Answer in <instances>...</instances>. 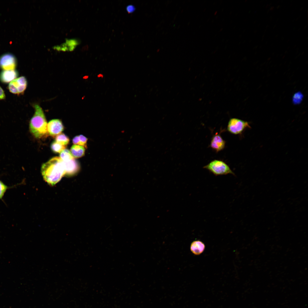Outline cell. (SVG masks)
Wrapping results in <instances>:
<instances>
[{
    "label": "cell",
    "mask_w": 308,
    "mask_h": 308,
    "mask_svg": "<svg viewBox=\"0 0 308 308\" xmlns=\"http://www.w3.org/2000/svg\"><path fill=\"white\" fill-rule=\"evenodd\" d=\"M87 138L83 135L76 136L73 139L72 142L75 145L86 147Z\"/></svg>",
    "instance_id": "4fadbf2b"
},
{
    "label": "cell",
    "mask_w": 308,
    "mask_h": 308,
    "mask_svg": "<svg viewBox=\"0 0 308 308\" xmlns=\"http://www.w3.org/2000/svg\"><path fill=\"white\" fill-rule=\"evenodd\" d=\"M35 113L30 120L29 129L31 133L36 138H41L47 135V123L41 107L38 104L34 105Z\"/></svg>",
    "instance_id": "7a4b0ae2"
},
{
    "label": "cell",
    "mask_w": 308,
    "mask_h": 308,
    "mask_svg": "<svg viewBox=\"0 0 308 308\" xmlns=\"http://www.w3.org/2000/svg\"><path fill=\"white\" fill-rule=\"evenodd\" d=\"M205 169L216 176L231 174L235 175L229 166L222 161L215 159L204 166Z\"/></svg>",
    "instance_id": "3957f363"
},
{
    "label": "cell",
    "mask_w": 308,
    "mask_h": 308,
    "mask_svg": "<svg viewBox=\"0 0 308 308\" xmlns=\"http://www.w3.org/2000/svg\"><path fill=\"white\" fill-rule=\"evenodd\" d=\"M47 129L48 134L54 137L61 133L64 129V126L61 120L54 119L50 120L47 123Z\"/></svg>",
    "instance_id": "52a82bcc"
},
{
    "label": "cell",
    "mask_w": 308,
    "mask_h": 308,
    "mask_svg": "<svg viewBox=\"0 0 308 308\" xmlns=\"http://www.w3.org/2000/svg\"><path fill=\"white\" fill-rule=\"evenodd\" d=\"M66 146L61 144L56 141H53L51 145L52 150L55 153H60L66 148Z\"/></svg>",
    "instance_id": "2e32d148"
},
{
    "label": "cell",
    "mask_w": 308,
    "mask_h": 308,
    "mask_svg": "<svg viewBox=\"0 0 308 308\" xmlns=\"http://www.w3.org/2000/svg\"><path fill=\"white\" fill-rule=\"evenodd\" d=\"M5 98V95L4 91L2 88L0 86V100H4Z\"/></svg>",
    "instance_id": "ffe728a7"
},
{
    "label": "cell",
    "mask_w": 308,
    "mask_h": 308,
    "mask_svg": "<svg viewBox=\"0 0 308 308\" xmlns=\"http://www.w3.org/2000/svg\"><path fill=\"white\" fill-rule=\"evenodd\" d=\"M17 64L15 57L11 54L6 53L0 57V68L3 70H15Z\"/></svg>",
    "instance_id": "8992f818"
},
{
    "label": "cell",
    "mask_w": 308,
    "mask_h": 308,
    "mask_svg": "<svg viewBox=\"0 0 308 308\" xmlns=\"http://www.w3.org/2000/svg\"><path fill=\"white\" fill-rule=\"evenodd\" d=\"M60 158L64 162H66L74 159L70 151L68 149H65L60 153Z\"/></svg>",
    "instance_id": "5bb4252c"
},
{
    "label": "cell",
    "mask_w": 308,
    "mask_h": 308,
    "mask_svg": "<svg viewBox=\"0 0 308 308\" xmlns=\"http://www.w3.org/2000/svg\"><path fill=\"white\" fill-rule=\"evenodd\" d=\"M248 122L236 118L230 119L227 127V130L234 135L242 133L247 128H250Z\"/></svg>",
    "instance_id": "277c9868"
},
{
    "label": "cell",
    "mask_w": 308,
    "mask_h": 308,
    "mask_svg": "<svg viewBox=\"0 0 308 308\" xmlns=\"http://www.w3.org/2000/svg\"><path fill=\"white\" fill-rule=\"evenodd\" d=\"M85 150L83 146L74 145L71 147L70 151L74 158H79L84 155Z\"/></svg>",
    "instance_id": "7c38bea8"
},
{
    "label": "cell",
    "mask_w": 308,
    "mask_h": 308,
    "mask_svg": "<svg viewBox=\"0 0 308 308\" xmlns=\"http://www.w3.org/2000/svg\"><path fill=\"white\" fill-rule=\"evenodd\" d=\"M18 72L15 70H3L0 74V80L2 83H7L16 78Z\"/></svg>",
    "instance_id": "30bf717a"
},
{
    "label": "cell",
    "mask_w": 308,
    "mask_h": 308,
    "mask_svg": "<svg viewBox=\"0 0 308 308\" xmlns=\"http://www.w3.org/2000/svg\"><path fill=\"white\" fill-rule=\"evenodd\" d=\"M97 77L98 78H103L104 77V75L102 73H99L97 75Z\"/></svg>",
    "instance_id": "44dd1931"
},
{
    "label": "cell",
    "mask_w": 308,
    "mask_h": 308,
    "mask_svg": "<svg viewBox=\"0 0 308 308\" xmlns=\"http://www.w3.org/2000/svg\"><path fill=\"white\" fill-rule=\"evenodd\" d=\"M226 141L219 134L214 135L210 143V147L216 152L222 150L225 146Z\"/></svg>",
    "instance_id": "9c48e42d"
},
{
    "label": "cell",
    "mask_w": 308,
    "mask_h": 308,
    "mask_svg": "<svg viewBox=\"0 0 308 308\" xmlns=\"http://www.w3.org/2000/svg\"><path fill=\"white\" fill-rule=\"evenodd\" d=\"M135 9V7L133 5H130L126 8V10L129 13H131L133 12Z\"/></svg>",
    "instance_id": "d6986e66"
},
{
    "label": "cell",
    "mask_w": 308,
    "mask_h": 308,
    "mask_svg": "<svg viewBox=\"0 0 308 308\" xmlns=\"http://www.w3.org/2000/svg\"><path fill=\"white\" fill-rule=\"evenodd\" d=\"M41 171L44 180L52 186L59 182L65 174L63 161L60 157H57L42 164Z\"/></svg>",
    "instance_id": "6da1fadb"
},
{
    "label": "cell",
    "mask_w": 308,
    "mask_h": 308,
    "mask_svg": "<svg viewBox=\"0 0 308 308\" xmlns=\"http://www.w3.org/2000/svg\"><path fill=\"white\" fill-rule=\"evenodd\" d=\"M55 140L58 143L64 146L68 144L69 141V138L63 133H61L56 136Z\"/></svg>",
    "instance_id": "9a60e30c"
},
{
    "label": "cell",
    "mask_w": 308,
    "mask_h": 308,
    "mask_svg": "<svg viewBox=\"0 0 308 308\" xmlns=\"http://www.w3.org/2000/svg\"><path fill=\"white\" fill-rule=\"evenodd\" d=\"M9 187L0 180V199L3 198L5 193Z\"/></svg>",
    "instance_id": "ac0fdd59"
},
{
    "label": "cell",
    "mask_w": 308,
    "mask_h": 308,
    "mask_svg": "<svg viewBox=\"0 0 308 308\" xmlns=\"http://www.w3.org/2000/svg\"><path fill=\"white\" fill-rule=\"evenodd\" d=\"M303 96L300 92H298L295 93L293 98V103L295 104H299L302 100Z\"/></svg>",
    "instance_id": "e0dca14e"
},
{
    "label": "cell",
    "mask_w": 308,
    "mask_h": 308,
    "mask_svg": "<svg viewBox=\"0 0 308 308\" xmlns=\"http://www.w3.org/2000/svg\"><path fill=\"white\" fill-rule=\"evenodd\" d=\"M27 85L26 78L23 76L13 80L9 83L8 88L11 93L18 95L22 94L26 90Z\"/></svg>",
    "instance_id": "5b68a950"
},
{
    "label": "cell",
    "mask_w": 308,
    "mask_h": 308,
    "mask_svg": "<svg viewBox=\"0 0 308 308\" xmlns=\"http://www.w3.org/2000/svg\"><path fill=\"white\" fill-rule=\"evenodd\" d=\"M205 248L204 244L199 240H195L193 242L190 246V250L194 254L199 255L202 253Z\"/></svg>",
    "instance_id": "8fae6325"
},
{
    "label": "cell",
    "mask_w": 308,
    "mask_h": 308,
    "mask_svg": "<svg viewBox=\"0 0 308 308\" xmlns=\"http://www.w3.org/2000/svg\"><path fill=\"white\" fill-rule=\"evenodd\" d=\"M65 171V176L71 177L74 176L79 171L80 165L78 162L74 158L70 161L64 162Z\"/></svg>",
    "instance_id": "ba28073f"
}]
</instances>
